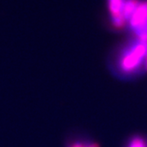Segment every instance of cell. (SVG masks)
Segmentation results:
<instances>
[{"instance_id": "4", "label": "cell", "mask_w": 147, "mask_h": 147, "mask_svg": "<svg viewBox=\"0 0 147 147\" xmlns=\"http://www.w3.org/2000/svg\"><path fill=\"white\" fill-rule=\"evenodd\" d=\"M65 147H100V145L89 139L74 137H70L65 142Z\"/></svg>"}, {"instance_id": "5", "label": "cell", "mask_w": 147, "mask_h": 147, "mask_svg": "<svg viewBox=\"0 0 147 147\" xmlns=\"http://www.w3.org/2000/svg\"><path fill=\"white\" fill-rule=\"evenodd\" d=\"M139 2V0H124V3L123 7V16L125 19V21H129L131 15L136 10Z\"/></svg>"}, {"instance_id": "6", "label": "cell", "mask_w": 147, "mask_h": 147, "mask_svg": "<svg viewBox=\"0 0 147 147\" xmlns=\"http://www.w3.org/2000/svg\"><path fill=\"white\" fill-rule=\"evenodd\" d=\"M125 147H147V139L141 135L131 137Z\"/></svg>"}, {"instance_id": "1", "label": "cell", "mask_w": 147, "mask_h": 147, "mask_svg": "<svg viewBox=\"0 0 147 147\" xmlns=\"http://www.w3.org/2000/svg\"><path fill=\"white\" fill-rule=\"evenodd\" d=\"M146 50V43L136 38L126 43L116 57L113 65L118 76L123 79L137 77L145 68Z\"/></svg>"}, {"instance_id": "8", "label": "cell", "mask_w": 147, "mask_h": 147, "mask_svg": "<svg viewBox=\"0 0 147 147\" xmlns=\"http://www.w3.org/2000/svg\"><path fill=\"white\" fill-rule=\"evenodd\" d=\"M146 32H147V28H146Z\"/></svg>"}, {"instance_id": "7", "label": "cell", "mask_w": 147, "mask_h": 147, "mask_svg": "<svg viewBox=\"0 0 147 147\" xmlns=\"http://www.w3.org/2000/svg\"><path fill=\"white\" fill-rule=\"evenodd\" d=\"M145 69L147 71V50H146V59H145Z\"/></svg>"}, {"instance_id": "3", "label": "cell", "mask_w": 147, "mask_h": 147, "mask_svg": "<svg viewBox=\"0 0 147 147\" xmlns=\"http://www.w3.org/2000/svg\"><path fill=\"white\" fill-rule=\"evenodd\" d=\"M110 11L111 25L117 30H121L126 26L125 19L123 16V7L124 0H107Z\"/></svg>"}, {"instance_id": "2", "label": "cell", "mask_w": 147, "mask_h": 147, "mask_svg": "<svg viewBox=\"0 0 147 147\" xmlns=\"http://www.w3.org/2000/svg\"><path fill=\"white\" fill-rule=\"evenodd\" d=\"M128 22L129 27L134 34L147 28V0L139 2Z\"/></svg>"}]
</instances>
